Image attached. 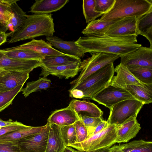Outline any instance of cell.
<instances>
[{"mask_svg":"<svg viewBox=\"0 0 152 152\" xmlns=\"http://www.w3.org/2000/svg\"><path fill=\"white\" fill-rule=\"evenodd\" d=\"M40 132L25 137L17 142L21 152H45L50 125Z\"/></svg>","mask_w":152,"mask_h":152,"instance_id":"9c48e42d","label":"cell"},{"mask_svg":"<svg viewBox=\"0 0 152 152\" xmlns=\"http://www.w3.org/2000/svg\"><path fill=\"white\" fill-rule=\"evenodd\" d=\"M124 89L127 91L136 100L144 104L152 102V84H144L143 86L129 85Z\"/></svg>","mask_w":152,"mask_h":152,"instance_id":"cb8c5ba5","label":"cell"},{"mask_svg":"<svg viewBox=\"0 0 152 152\" xmlns=\"http://www.w3.org/2000/svg\"><path fill=\"white\" fill-rule=\"evenodd\" d=\"M137 37L110 36L105 34L80 37L75 41L84 53L102 52L120 57L135 50L142 45L137 43Z\"/></svg>","mask_w":152,"mask_h":152,"instance_id":"6da1fadb","label":"cell"},{"mask_svg":"<svg viewBox=\"0 0 152 152\" xmlns=\"http://www.w3.org/2000/svg\"><path fill=\"white\" fill-rule=\"evenodd\" d=\"M137 18L135 17L121 19L112 25L105 34L113 36L137 37Z\"/></svg>","mask_w":152,"mask_h":152,"instance_id":"7c38bea8","label":"cell"},{"mask_svg":"<svg viewBox=\"0 0 152 152\" xmlns=\"http://www.w3.org/2000/svg\"><path fill=\"white\" fill-rule=\"evenodd\" d=\"M120 19L108 21H101L99 19L95 20L87 24L82 33L85 36L104 35L112 25Z\"/></svg>","mask_w":152,"mask_h":152,"instance_id":"d4e9b609","label":"cell"},{"mask_svg":"<svg viewBox=\"0 0 152 152\" xmlns=\"http://www.w3.org/2000/svg\"><path fill=\"white\" fill-rule=\"evenodd\" d=\"M152 9V0H115L110 11L99 19L108 21L130 17L138 18Z\"/></svg>","mask_w":152,"mask_h":152,"instance_id":"277c9868","label":"cell"},{"mask_svg":"<svg viewBox=\"0 0 152 152\" xmlns=\"http://www.w3.org/2000/svg\"><path fill=\"white\" fill-rule=\"evenodd\" d=\"M47 124L41 126L26 127L0 136V143L17 142L28 136L37 134L46 127Z\"/></svg>","mask_w":152,"mask_h":152,"instance_id":"603a6c76","label":"cell"},{"mask_svg":"<svg viewBox=\"0 0 152 152\" xmlns=\"http://www.w3.org/2000/svg\"><path fill=\"white\" fill-rule=\"evenodd\" d=\"M4 55V54L0 51V58H2Z\"/></svg>","mask_w":152,"mask_h":152,"instance_id":"f907efd6","label":"cell"},{"mask_svg":"<svg viewBox=\"0 0 152 152\" xmlns=\"http://www.w3.org/2000/svg\"><path fill=\"white\" fill-rule=\"evenodd\" d=\"M18 0H0V13L10 17L12 15L11 5Z\"/></svg>","mask_w":152,"mask_h":152,"instance_id":"f35d334b","label":"cell"},{"mask_svg":"<svg viewBox=\"0 0 152 152\" xmlns=\"http://www.w3.org/2000/svg\"><path fill=\"white\" fill-rule=\"evenodd\" d=\"M79 118L75 111L69 105L65 108L53 111L47 120V124L62 127L74 124Z\"/></svg>","mask_w":152,"mask_h":152,"instance_id":"2e32d148","label":"cell"},{"mask_svg":"<svg viewBox=\"0 0 152 152\" xmlns=\"http://www.w3.org/2000/svg\"><path fill=\"white\" fill-rule=\"evenodd\" d=\"M133 76L142 83L152 84V67L137 66L127 67Z\"/></svg>","mask_w":152,"mask_h":152,"instance_id":"f546056e","label":"cell"},{"mask_svg":"<svg viewBox=\"0 0 152 152\" xmlns=\"http://www.w3.org/2000/svg\"><path fill=\"white\" fill-rule=\"evenodd\" d=\"M31 72L11 70L0 72V92L8 91L24 85Z\"/></svg>","mask_w":152,"mask_h":152,"instance_id":"8fae6325","label":"cell"},{"mask_svg":"<svg viewBox=\"0 0 152 152\" xmlns=\"http://www.w3.org/2000/svg\"><path fill=\"white\" fill-rule=\"evenodd\" d=\"M64 152H80L77 150L74 149L72 147L67 146H66Z\"/></svg>","mask_w":152,"mask_h":152,"instance_id":"c3c4849f","label":"cell"},{"mask_svg":"<svg viewBox=\"0 0 152 152\" xmlns=\"http://www.w3.org/2000/svg\"><path fill=\"white\" fill-rule=\"evenodd\" d=\"M79 117L81 119L87 128L89 133V137L99 123L104 120L103 118H100L90 117L86 116H79Z\"/></svg>","mask_w":152,"mask_h":152,"instance_id":"74e56055","label":"cell"},{"mask_svg":"<svg viewBox=\"0 0 152 152\" xmlns=\"http://www.w3.org/2000/svg\"><path fill=\"white\" fill-rule=\"evenodd\" d=\"M141 129L137 118L132 117L117 125L116 142H126L135 137Z\"/></svg>","mask_w":152,"mask_h":152,"instance_id":"9a60e30c","label":"cell"},{"mask_svg":"<svg viewBox=\"0 0 152 152\" xmlns=\"http://www.w3.org/2000/svg\"><path fill=\"white\" fill-rule=\"evenodd\" d=\"M115 0H95L96 11L103 15L108 13L113 7Z\"/></svg>","mask_w":152,"mask_h":152,"instance_id":"8d00e7d4","label":"cell"},{"mask_svg":"<svg viewBox=\"0 0 152 152\" xmlns=\"http://www.w3.org/2000/svg\"><path fill=\"white\" fill-rule=\"evenodd\" d=\"M6 50L27 49L36 51L43 56L61 54L64 53L53 48L48 42L42 39H32L31 41L15 47L4 49Z\"/></svg>","mask_w":152,"mask_h":152,"instance_id":"e0dca14e","label":"cell"},{"mask_svg":"<svg viewBox=\"0 0 152 152\" xmlns=\"http://www.w3.org/2000/svg\"><path fill=\"white\" fill-rule=\"evenodd\" d=\"M50 125L45 152H63L66 146L62 138L60 127L55 124Z\"/></svg>","mask_w":152,"mask_h":152,"instance_id":"7402d4cb","label":"cell"},{"mask_svg":"<svg viewBox=\"0 0 152 152\" xmlns=\"http://www.w3.org/2000/svg\"><path fill=\"white\" fill-rule=\"evenodd\" d=\"M17 1L11 5L12 15L10 18L7 25L8 29L14 32L22 24L26 19L28 15L18 5Z\"/></svg>","mask_w":152,"mask_h":152,"instance_id":"83f0119b","label":"cell"},{"mask_svg":"<svg viewBox=\"0 0 152 152\" xmlns=\"http://www.w3.org/2000/svg\"><path fill=\"white\" fill-rule=\"evenodd\" d=\"M11 32L9 44L41 36H53L55 32L53 19L51 14L28 15L20 26Z\"/></svg>","mask_w":152,"mask_h":152,"instance_id":"3957f363","label":"cell"},{"mask_svg":"<svg viewBox=\"0 0 152 152\" xmlns=\"http://www.w3.org/2000/svg\"><path fill=\"white\" fill-rule=\"evenodd\" d=\"M46 39L52 45L63 53L80 59L85 55L83 50L75 41H66L56 36L46 37Z\"/></svg>","mask_w":152,"mask_h":152,"instance_id":"d6986e66","label":"cell"},{"mask_svg":"<svg viewBox=\"0 0 152 152\" xmlns=\"http://www.w3.org/2000/svg\"><path fill=\"white\" fill-rule=\"evenodd\" d=\"M115 73L113 63L107 64L69 90V96L91 99L96 94L109 85Z\"/></svg>","mask_w":152,"mask_h":152,"instance_id":"7a4b0ae2","label":"cell"},{"mask_svg":"<svg viewBox=\"0 0 152 152\" xmlns=\"http://www.w3.org/2000/svg\"><path fill=\"white\" fill-rule=\"evenodd\" d=\"M114 72L116 75L113 77L110 84L113 86L124 88L129 85L144 86V84L133 76L127 67L121 63L114 68Z\"/></svg>","mask_w":152,"mask_h":152,"instance_id":"5bb4252c","label":"cell"},{"mask_svg":"<svg viewBox=\"0 0 152 152\" xmlns=\"http://www.w3.org/2000/svg\"><path fill=\"white\" fill-rule=\"evenodd\" d=\"M69 1L68 0H35L29 12L34 14H48L59 10Z\"/></svg>","mask_w":152,"mask_h":152,"instance_id":"ffe728a7","label":"cell"},{"mask_svg":"<svg viewBox=\"0 0 152 152\" xmlns=\"http://www.w3.org/2000/svg\"><path fill=\"white\" fill-rule=\"evenodd\" d=\"M10 18L0 13V22L5 25L7 26Z\"/></svg>","mask_w":152,"mask_h":152,"instance_id":"bcb514c9","label":"cell"},{"mask_svg":"<svg viewBox=\"0 0 152 152\" xmlns=\"http://www.w3.org/2000/svg\"><path fill=\"white\" fill-rule=\"evenodd\" d=\"M81 61L73 64L57 66L41 67L40 76L46 77L49 75L56 76L61 78L66 79L76 76L80 71Z\"/></svg>","mask_w":152,"mask_h":152,"instance_id":"ac0fdd59","label":"cell"},{"mask_svg":"<svg viewBox=\"0 0 152 152\" xmlns=\"http://www.w3.org/2000/svg\"><path fill=\"white\" fill-rule=\"evenodd\" d=\"M130 99H135L126 90L116 87L110 84L95 95L91 100L104 106L110 110L115 104L124 100Z\"/></svg>","mask_w":152,"mask_h":152,"instance_id":"ba28073f","label":"cell"},{"mask_svg":"<svg viewBox=\"0 0 152 152\" xmlns=\"http://www.w3.org/2000/svg\"><path fill=\"white\" fill-rule=\"evenodd\" d=\"M8 30V28L6 26L0 22V32H6Z\"/></svg>","mask_w":152,"mask_h":152,"instance_id":"681fc988","label":"cell"},{"mask_svg":"<svg viewBox=\"0 0 152 152\" xmlns=\"http://www.w3.org/2000/svg\"><path fill=\"white\" fill-rule=\"evenodd\" d=\"M40 61L16 59L8 57L5 55L0 58V72L4 71L19 70L30 71L41 67Z\"/></svg>","mask_w":152,"mask_h":152,"instance_id":"4fadbf2b","label":"cell"},{"mask_svg":"<svg viewBox=\"0 0 152 152\" xmlns=\"http://www.w3.org/2000/svg\"><path fill=\"white\" fill-rule=\"evenodd\" d=\"M117 125H109L100 132L89 137L84 141L69 146L80 152H89L110 147L116 142Z\"/></svg>","mask_w":152,"mask_h":152,"instance_id":"5b68a950","label":"cell"},{"mask_svg":"<svg viewBox=\"0 0 152 152\" xmlns=\"http://www.w3.org/2000/svg\"><path fill=\"white\" fill-rule=\"evenodd\" d=\"M19 122L17 121H13L12 120L5 121L0 119V127L2 128L14 124H17L19 123Z\"/></svg>","mask_w":152,"mask_h":152,"instance_id":"7bdbcfd3","label":"cell"},{"mask_svg":"<svg viewBox=\"0 0 152 152\" xmlns=\"http://www.w3.org/2000/svg\"><path fill=\"white\" fill-rule=\"evenodd\" d=\"M27 125L22 123L2 127L0 129V136L26 127Z\"/></svg>","mask_w":152,"mask_h":152,"instance_id":"60d3db41","label":"cell"},{"mask_svg":"<svg viewBox=\"0 0 152 152\" xmlns=\"http://www.w3.org/2000/svg\"><path fill=\"white\" fill-rule=\"evenodd\" d=\"M110 147H106L96 149L89 152H108Z\"/></svg>","mask_w":152,"mask_h":152,"instance_id":"7dc6e473","label":"cell"},{"mask_svg":"<svg viewBox=\"0 0 152 152\" xmlns=\"http://www.w3.org/2000/svg\"><path fill=\"white\" fill-rule=\"evenodd\" d=\"M124 152H152V142L135 140L121 145Z\"/></svg>","mask_w":152,"mask_h":152,"instance_id":"1f68e13d","label":"cell"},{"mask_svg":"<svg viewBox=\"0 0 152 152\" xmlns=\"http://www.w3.org/2000/svg\"><path fill=\"white\" fill-rule=\"evenodd\" d=\"M121 58L120 63L127 67L137 66L152 67V48L141 46Z\"/></svg>","mask_w":152,"mask_h":152,"instance_id":"30bf717a","label":"cell"},{"mask_svg":"<svg viewBox=\"0 0 152 152\" xmlns=\"http://www.w3.org/2000/svg\"></svg>","mask_w":152,"mask_h":152,"instance_id":"816d5d0a","label":"cell"},{"mask_svg":"<svg viewBox=\"0 0 152 152\" xmlns=\"http://www.w3.org/2000/svg\"><path fill=\"white\" fill-rule=\"evenodd\" d=\"M0 51L8 57L13 59L41 61L44 57V56L40 53L27 49L11 50L0 49Z\"/></svg>","mask_w":152,"mask_h":152,"instance_id":"f1b7e54d","label":"cell"},{"mask_svg":"<svg viewBox=\"0 0 152 152\" xmlns=\"http://www.w3.org/2000/svg\"><path fill=\"white\" fill-rule=\"evenodd\" d=\"M108 152H124L121 145H114L110 148Z\"/></svg>","mask_w":152,"mask_h":152,"instance_id":"f6af8a7d","label":"cell"},{"mask_svg":"<svg viewBox=\"0 0 152 152\" xmlns=\"http://www.w3.org/2000/svg\"><path fill=\"white\" fill-rule=\"evenodd\" d=\"M144 105L135 99L120 102L110 108L107 121L109 125H118L131 118H137Z\"/></svg>","mask_w":152,"mask_h":152,"instance_id":"52a82bcc","label":"cell"},{"mask_svg":"<svg viewBox=\"0 0 152 152\" xmlns=\"http://www.w3.org/2000/svg\"><path fill=\"white\" fill-rule=\"evenodd\" d=\"M108 125L107 121L102 120L94 129L90 137L100 132L106 128Z\"/></svg>","mask_w":152,"mask_h":152,"instance_id":"b9f144b4","label":"cell"},{"mask_svg":"<svg viewBox=\"0 0 152 152\" xmlns=\"http://www.w3.org/2000/svg\"><path fill=\"white\" fill-rule=\"evenodd\" d=\"M62 138L66 146L76 142L77 138L74 124L60 127Z\"/></svg>","mask_w":152,"mask_h":152,"instance_id":"e575fe53","label":"cell"},{"mask_svg":"<svg viewBox=\"0 0 152 152\" xmlns=\"http://www.w3.org/2000/svg\"><path fill=\"white\" fill-rule=\"evenodd\" d=\"M91 54V57L81 61L79 66L80 74L77 78L70 83L71 84L73 85L80 83L106 65L113 63L120 57L117 55L102 52Z\"/></svg>","mask_w":152,"mask_h":152,"instance_id":"8992f818","label":"cell"},{"mask_svg":"<svg viewBox=\"0 0 152 152\" xmlns=\"http://www.w3.org/2000/svg\"><path fill=\"white\" fill-rule=\"evenodd\" d=\"M74 125L77 138L76 143L83 142L88 138V130L80 118L74 123Z\"/></svg>","mask_w":152,"mask_h":152,"instance_id":"d590c367","label":"cell"},{"mask_svg":"<svg viewBox=\"0 0 152 152\" xmlns=\"http://www.w3.org/2000/svg\"><path fill=\"white\" fill-rule=\"evenodd\" d=\"M137 31L138 35L145 37L152 48V9L137 18Z\"/></svg>","mask_w":152,"mask_h":152,"instance_id":"4316f807","label":"cell"},{"mask_svg":"<svg viewBox=\"0 0 152 152\" xmlns=\"http://www.w3.org/2000/svg\"><path fill=\"white\" fill-rule=\"evenodd\" d=\"M23 86L21 85L8 91L0 92V113L12 104L17 95L22 91Z\"/></svg>","mask_w":152,"mask_h":152,"instance_id":"d6a6232c","label":"cell"},{"mask_svg":"<svg viewBox=\"0 0 152 152\" xmlns=\"http://www.w3.org/2000/svg\"><path fill=\"white\" fill-rule=\"evenodd\" d=\"M69 105L75 111L78 117L86 116L103 118V112L93 103L84 100L73 99Z\"/></svg>","mask_w":152,"mask_h":152,"instance_id":"44dd1931","label":"cell"},{"mask_svg":"<svg viewBox=\"0 0 152 152\" xmlns=\"http://www.w3.org/2000/svg\"><path fill=\"white\" fill-rule=\"evenodd\" d=\"M0 152H21L17 142L0 143Z\"/></svg>","mask_w":152,"mask_h":152,"instance_id":"ab89813d","label":"cell"},{"mask_svg":"<svg viewBox=\"0 0 152 152\" xmlns=\"http://www.w3.org/2000/svg\"><path fill=\"white\" fill-rule=\"evenodd\" d=\"M80 58L64 53L59 55L47 56L40 61V67H49L69 65L81 61Z\"/></svg>","mask_w":152,"mask_h":152,"instance_id":"484cf974","label":"cell"},{"mask_svg":"<svg viewBox=\"0 0 152 152\" xmlns=\"http://www.w3.org/2000/svg\"><path fill=\"white\" fill-rule=\"evenodd\" d=\"M82 6L83 14L87 24L103 15L95 11V0H83Z\"/></svg>","mask_w":152,"mask_h":152,"instance_id":"836d02e7","label":"cell"},{"mask_svg":"<svg viewBox=\"0 0 152 152\" xmlns=\"http://www.w3.org/2000/svg\"><path fill=\"white\" fill-rule=\"evenodd\" d=\"M10 35V32L7 33L5 32H0V46L7 42V37Z\"/></svg>","mask_w":152,"mask_h":152,"instance_id":"ee69618b","label":"cell"},{"mask_svg":"<svg viewBox=\"0 0 152 152\" xmlns=\"http://www.w3.org/2000/svg\"><path fill=\"white\" fill-rule=\"evenodd\" d=\"M51 81L46 77H39L37 80L27 83L25 88H23L22 94L25 97L31 93L42 90H46L50 87Z\"/></svg>","mask_w":152,"mask_h":152,"instance_id":"4dcf8cb0","label":"cell"}]
</instances>
